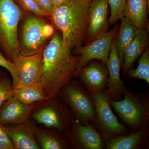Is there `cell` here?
Listing matches in <instances>:
<instances>
[{
	"label": "cell",
	"mask_w": 149,
	"mask_h": 149,
	"mask_svg": "<svg viewBox=\"0 0 149 149\" xmlns=\"http://www.w3.org/2000/svg\"><path fill=\"white\" fill-rule=\"evenodd\" d=\"M34 107L33 104L23 103L12 96L0 107V124L4 126L28 122Z\"/></svg>",
	"instance_id": "cell-12"
},
{
	"label": "cell",
	"mask_w": 149,
	"mask_h": 149,
	"mask_svg": "<svg viewBox=\"0 0 149 149\" xmlns=\"http://www.w3.org/2000/svg\"><path fill=\"white\" fill-rule=\"evenodd\" d=\"M0 149H15L5 126L0 124Z\"/></svg>",
	"instance_id": "cell-28"
},
{
	"label": "cell",
	"mask_w": 149,
	"mask_h": 149,
	"mask_svg": "<svg viewBox=\"0 0 149 149\" xmlns=\"http://www.w3.org/2000/svg\"><path fill=\"white\" fill-rule=\"evenodd\" d=\"M72 122V139L78 148L102 149L103 139L96 127L91 124H84L76 120Z\"/></svg>",
	"instance_id": "cell-14"
},
{
	"label": "cell",
	"mask_w": 149,
	"mask_h": 149,
	"mask_svg": "<svg viewBox=\"0 0 149 149\" xmlns=\"http://www.w3.org/2000/svg\"><path fill=\"white\" fill-rule=\"evenodd\" d=\"M52 107H44L38 110L33 115L37 122L49 128H53L61 131L66 129L68 125L66 114Z\"/></svg>",
	"instance_id": "cell-18"
},
{
	"label": "cell",
	"mask_w": 149,
	"mask_h": 149,
	"mask_svg": "<svg viewBox=\"0 0 149 149\" xmlns=\"http://www.w3.org/2000/svg\"><path fill=\"white\" fill-rule=\"evenodd\" d=\"M83 1H85L90 3L91 2V1H93V0H83Z\"/></svg>",
	"instance_id": "cell-31"
},
{
	"label": "cell",
	"mask_w": 149,
	"mask_h": 149,
	"mask_svg": "<svg viewBox=\"0 0 149 149\" xmlns=\"http://www.w3.org/2000/svg\"><path fill=\"white\" fill-rule=\"evenodd\" d=\"M77 77L81 85L90 93L104 91L108 78L106 65L102 62H89L80 70Z\"/></svg>",
	"instance_id": "cell-11"
},
{
	"label": "cell",
	"mask_w": 149,
	"mask_h": 149,
	"mask_svg": "<svg viewBox=\"0 0 149 149\" xmlns=\"http://www.w3.org/2000/svg\"><path fill=\"white\" fill-rule=\"evenodd\" d=\"M18 31L19 54L27 56L42 51L55 34V28L43 17L25 12Z\"/></svg>",
	"instance_id": "cell-3"
},
{
	"label": "cell",
	"mask_w": 149,
	"mask_h": 149,
	"mask_svg": "<svg viewBox=\"0 0 149 149\" xmlns=\"http://www.w3.org/2000/svg\"><path fill=\"white\" fill-rule=\"evenodd\" d=\"M16 149H39L40 147L35 137L37 128L29 121L21 124L5 127Z\"/></svg>",
	"instance_id": "cell-15"
},
{
	"label": "cell",
	"mask_w": 149,
	"mask_h": 149,
	"mask_svg": "<svg viewBox=\"0 0 149 149\" xmlns=\"http://www.w3.org/2000/svg\"><path fill=\"white\" fill-rule=\"evenodd\" d=\"M89 5L83 0H68L51 14V23L60 33L63 46L70 50L83 46L86 40Z\"/></svg>",
	"instance_id": "cell-2"
},
{
	"label": "cell",
	"mask_w": 149,
	"mask_h": 149,
	"mask_svg": "<svg viewBox=\"0 0 149 149\" xmlns=\"http://www.w3.org/2000/svg\"><path fill=\"white\" fill-rule=\"evenodd\" d=\"M120 20V26L115 37V45L122 67L124 50L135 37L138 28L133 22L128 18L123 17Z\"/></svg>",
	"instance_id": "cell-20"
},
{
	"label": "cell",
	"mask_w": 149,
	"mask_h": 149,
	"mask_svg": "<svg viewBox=\"0 0 149 149\" xmlns=\"http://www.w3.org/2000/svg\"><path fill=\"white\" fill-rule=\"evenodd\" d=\"M63 45L59 32H56L43 50L42 65L39 83L49 100L75 76L80 56Z\"/></svg>",
	"instance_id": "cell-1"
},
{
	"label": "cell",
	"mask_w": 149,
	"mask_h": 149,
	"mask_svg": "<svg viewBox=\"0 0 149 149\" xmlns=\"http://www.w3.org/2000/svg\"><path fill=\"white\" fill-rule=\"evenodd\" d=\"M123 94V100L111 101L113 109L120 118L131 128L139 129L148 128L149 118L148 98L134 94L125 87Z\"/></svg>",
	"instance_id": "cell-6"
},
{
	"label": "cell",
	"mask_w": 149,
	"mask_h": 149,
	"mask_svg": "<svg viewBox=\"0 0 149 149\" xmlns=\"http://www.w3.org/2000/svg\"><path fill=\"white\" fill-rule=\"evenodd\" d=\"M106 65L108 71L107 93L111 101L119 100L123 94L125 86L120 79L121 65L116 47L115 38L112 43L109 56Z\"/></svg>",
	"instance_id": "cell-13"
},
{
	"label": "cell",
	"mask_w": 149,
	"mask_h": 149,
	"mask_svg": "<svg viewBox=\"0 0 149 149\" xmlns=\"http://www.w3.org/2000/svg\"><path fill=\"white\" fill-rule=\"evenodd\" d=\"M59 94L69 106L76 120L99 128L93 98L80 82L72 78L61 88Z\"/></svg>",
	"instance_id": "cell-5"
},
{
	"label": "cell",
	"mask_w": 149,
	"mask_h": 149,
	"mask_svg": "<svg viewBox=\"0 0 149 149\" xmlns=\"http://www.w3.org/2000/svg\"><path fill=\"white\" fill-rule=\"evenodd\" d=\"M138 64L135 69H130L126 72L133 79L145 80L149 84V49L146 48L139 58Z\"/></svg>",
	"instance_id": "cell-23"
},
{
	"label": "cell",
	"mask_w": 149,
	"mask_h": 149,
	"mask_svg": "<svg viewBox=\"0 0 149 149\" xmlns=\"http://www.w3.org/2000/svg\"><path fill=\"white\" fill-rule=\"evenodd\" d=\"M149 31L138 28L136 35L124 50L122 67L123 74L132 68L133 64L148 47Z\"/></svg>",
	"instance_id": "cell-16"
},
{
	"label": "cell",
	"mask_w": 149,
	"mask_h": 149,
	"mask_svg": "<svg viewBox=\"0 0 149 149\" xmlns=\"http://www.w3.org/2000/svg\"><path fill=\"white\" fill-rule=\"evenodd\" d=\"M149 8L147 0H127L123 17L130 19L139 29L149 31Z\"/></svg>",
	"instance_id": "cell-17"
},
{
	"label": "cell",
	"mask_w": 149,
	"mask_h": 149,
	"mask_svg": "<svg viewBox=\"0 0 149 149\" xmlns=\"http://www.w3.org/2000/svg\"><path fill=\"white\" fill-rule=\"evenodd\" d=\"M24 13L14 0H0V51L12 62L19 53L18 29Z\"/></svg>",
	"instance_id": "cell-4"
},
{
	"label": "cell",
	"mask_w": 149,
	"mask_h": 149,
	"mask_svg": "<svg viewBox=\"0 0 149 149\" xmlns=\"http://www.w3.org/2000/svg\"><path fill=\"white\" fill-rule=\"evenodd\" d=\"M13 95L12 80L6 74L0 76V107L5 102Z\"/></svg>",
	"instance_id": "cell-25"
},
{
	"label": "cell",
	"mask_w": 149,
	"mask_h": 149,
	"mask_svg": "<svg viewBox=\"0 0 149 149\" xmlns=\"http://www.w3.org/2000/svg\"><path fill=\"white\" fill-rule=\"evenodd\" d=\"M25 12L50 19V15L42 9L34 0H14Z\"/></svg>",
	"instance_id": "cell-26"
},
{
	"label": "cell",
	"mask_w": 149,
	"mask_h": 149,
	"mask_svg": "<svg viewBox=\"0 0 149 149\" xmlns=\"http://www.w3.org/2000/svg\"><path fill=\"white\" fill-rule=\"evenodd\" d=\"M39 7L51 16V14L54 8L51 0H34Z\"/></svg>",
	"instance_id": "cell-29"
},
{
	"label": "cell",
	"mask_w": 149,
	"mask_h": 149,
	"mask_svg": "<svg viewBox=\"0 0 149 149\" xmlns=\"http://www.w3.org/2000/svg\"><path fill=\"white\" fill-rule=\"evenodd\" d=\"M1 74H0V76H1Z\"/></svg>",
	"instance_id": "cell-32"
},
{
	"label": "cell",
	"mask_w": 149,
	"mask_h": 149,
	"mask_svg": "<svg viewBox=\"0 0 149 149\" xmlns=\"http://www.w3.org/2000/svg\"><path fill=\"white\" fill-rule=\"evenodd\" d=\"M36 140L40 148L44 149L65 148L66 145L58 136L38 130L35 133Z\"/></svg>",
	"instance_id": "cell-22"
},
{
	"label": "cell",
	"mask_w": 149,
	"mask_h": 149,
	"mask_svg": "<svg viewBox=\"0 0 149 149\" xmlns=\"http://www.w3.org/2000/svg\"><path fill=\"white\" fill-rule=\"evenodd\" d=\"M0 67L5 68L10 74L13 87L18 85L19 83L16 66L13 62L8 59L0 51Z\"/></svg>",
	"instance_id": "cell-27"
},
{
	"label": "cell",
	"mask_w": 149,
	"mask_h": 149,
	"mask_svg": "<svg viewBox=\"0 0 149 149\" xmlns=\"http://www.w3.org/2000/svg\"><path fill=\"white\" fill-rule=\"evenodd\" d=\"M108 0H93L88 11L86 45L109 31Z\"/></svg>",
	"instance_id": "cell-9"
},
{
	"label": "cell",
	"mask_w": 149,
	"mask_h": 149,
	"mask_svg": "<svg viewBox=\"0 0 149 149\" xmlns=\"http://www.w3.org/2000/svg\"><path fill=\"white\" fill-rule=\"evenodd\" d=\"M13 96L19 101L27 104L49 100L39 83L15 86L13 88Z\"/></svg>",
	"instance_id": "cell-21"
},
{
	"label": "cell",
	"mask_w": 149,
	"mask_h": 149,
	"mask_svg": "<svg viewBox=\"0 0 149 149\" xmlns=\"http://www.w3.org/2000/svg\"><path fill=\"white\" fill-rule=\"evenodd\" d=\"M90 93V92H89ZM95 103L96 118L103 135H126L128 130L118 121L111 107V100L106 90L90 93Z\"/></svg>",
	"instance_id": "cell-7"
},
{
	"label": "cell",
	"mask_w": 149,
	"mask_h": 149,
	"mask_svg": "<svg viewBox=\"0 0 149 149\" xmlns=\"http://www.w3.org/2000/svg\"><path fill=\"white\" fill-rule=\"evenodd\" d=\"M43 51L31 55H23L19 53L15 57L13 62L16 66L19 80L18 85L39 83Z\"/></svg>",
	"instance_id": "cell-10"
},
{
	"label": "cell",
	"mask_w": 149,
	"mask_h": 149,
	"mask_svg": "<svg viewBox=\"0 0 149 149\" xmlns=\"http://www.w3.org/2000/svg\"><path fill=\"white\" fill-rule=\"evenodd\" d=\"M148 128L126 136H117L110 139L107 144L108 149H135L141 147L148 138Z\"/></svg>",
	"instance_id": "cell-19"
},
{
	"label": "cell",
	"mask_w": 149,
	"mask_h": 149,
	"mask_svg": "<svg viewBox=\"0 0 149 149\" xmlns=\"http://www.w3.org/2000/svg\"><path fill=\"white\" fill-rule=\"evenodd\" d=\"M118 29V26L116 24L110 30L90 44L74 49V53L80 56L75 78L81 68L93 60H99L106 64L112 43L116 37Z\"/></svg>",
	"instance_id": "cell-8"
},
{
	"label": "cell",
	"mask_w": 149,
	"mask_h": 149,
	"mask_svg": "<svg viewBox=\"0 0 149 149\" xmlns=\"http://www.w3.org/2000/svg\"><path fill=\"white\" fill-rule=\"evenodd\" d=\"M127 0H108L110 8V16L109 18L110 25L116 24L123 17V13Z\"/></svg>",
	"instance_id": "cell-24"
},
{
	"label": "cell",
	"mask_w": 149,
	"mask_h": 149,
	"mask_svg": "<svg viewBox=\"0 0 149 149\" xmlns=\"http://www.w3.org/2000/svg\"><path fill=\"white\" fill-rule=\"evenodd\" d=\"M54 7L58 6L68 0H51Z\"/></svg>",
	"instance_id": "cell-30"
}]
</instances>
